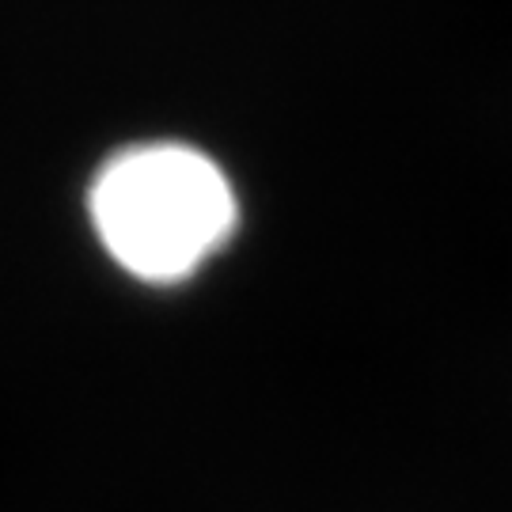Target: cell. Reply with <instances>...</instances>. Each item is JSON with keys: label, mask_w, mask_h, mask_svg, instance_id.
Returning <instances> with one entry per match:
<instances>
[{"label": "cell", "mask_w": 512, "mask_h": 512, "mask_svg": "<svg viewBox=\"0 0 512 512\" xmlns=\"http://www.w3.org/2000/svg\"><path fill=\"white\" fill-rule=\"evenodd\" d=\"M88 213L103 251L129 277L179 285L232 239L239 205L205 152L152 141L122 148L95 171Z\"/></svg>", "instance_id": "cell-1"}]
</instances>
